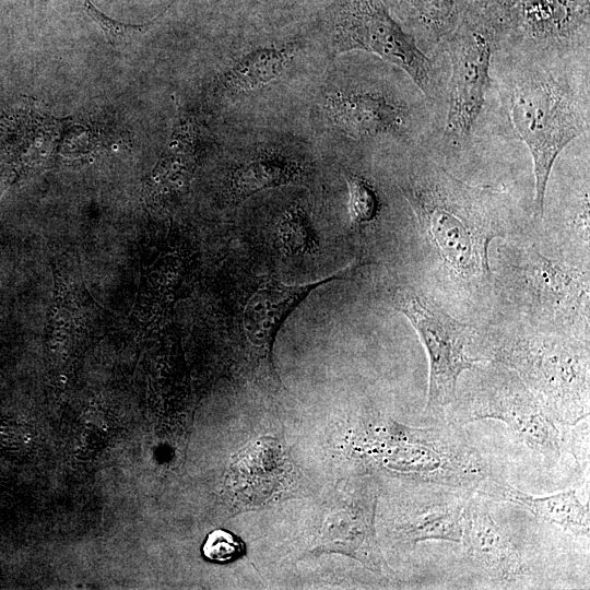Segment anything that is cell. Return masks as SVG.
Wrapping results in <instances>:
<instances>
[{
	"label": "cell",
	"instance_id": "d6986e66",
	"mask_svg": "<svg viewBox=\"0 0 590 590\" xmlns=\"http://www.w3.org/2000/svg\"><path fill=\"white\" fill-rule=\"evenodd\" d=\"M294 57L288 47H264L250 51L224 74L222 86L232 94L250 92L275 80Z\"/></svg>",
	"mask_w": 590,
	"mask_h": 590
},
{
	"label": "cell",
	"instance_id": "ffe728a7",
	"mask_svg": "<svg viewBox=\"0 0 590 590\" xmlns=\"http://www.w3.org/2000/svg\"><path fill=\"white\" fill-rule=\"evenodd\" d=\"M349 215L354 226L374 221L379 212V198L374 185L364 176L347 173Z\"/></svg>",
	"mask_w": 590,
	"mask_h": 590
},
{
	"label": "cell",
	"instance_id": "8fae6325",
	"mask_svg": "<svg viewBox=\"0 0 590 590\" xmlns=\"http://www.w3.org/2000/svg\"><path fill=\"white\" fill-rule=\"evenodd\" d=\"M331 122L354 139L391 135L409 138L420 123L414 107L403 97L367 84L331 91L323 101Z\"/></svg>",
	"mask_w": 590,
	"mask_h": 590
},
{
	"label": "cell",
	"instance_id": "e0dca14e",
	"mask_svg": "<svg viewBox=\"0 0 590 590\" xmlns=\"http://www.w3.org/2000/svg\"><path fill=\"white\" fill-rule=\"evenodd\" d=\"M304 172L300 163L282 152H259L232 170V198L244 200L260 190L296 182Z\"/></svg>",
	"mask_w": 590,
	"mask_h": 590
},
{
	"label": "cell",
	"instance_id": "44dd1931",
	"mask_svg": "<svg viewBox=\"0 0 590 590\" xmlns=\"http://www.w3.org/2000/svg\"><path fill=\"white\" fill-rule=\"evenodd\" d=\"M81 5L85 14L103 31L107 42L116 47L134 42L153 24V21L139 25L119 22L98 10L91 0H81Z\"/></svg>",
	"mask_w": 590,
	"mask_h": 590
},
{
	"label": "cell",
	"instance_id": "ba28073f",
	"mask_svg": "<svg viewBox=\"0 0 590 590\" xmlns=\"http://www.w3.org/2000/svg\"><path fill=\"white\" fill-rule=\"evenodd\" d=\"M391 305L410 320L427 353L429 379L425 411L442 415L456 402L460 375L484 361L467 354L474 329L413 288L398 290Z\"/></svg>",
	"mask_w": 590,
	"mask_h": 590
},
{
	"label": "cell",
	"instance_id": "6da1fadb",
	"mask_svg": "<svg viewBox=\"0 0 590 590\" xmlns=\"http://www.w3.org/2000/svg\"><path fill=\"white\" fill-rule=\"evenodd\" d=\"M400 188L447 272L472 291L492 286L488 247L505 232L502 189L469 185L430 164L409 174Z\"/></svg>",
	"mask_w": 590,
	"mask_h": 590
},
{
	"label": "cell",
	"instance_id": "9a60e30c",
	"mask_svg": "<svg viewBox=\"0 0 590 590\" xmlns=\"http://www.w3.org/2000/svg\"><path fill=\"white\" fill-rule=\"evenodd\" d=\"M494 496L521 506L535 517L557 524L577 535H589V504L583 505L575 489H567L547 496L523 493L507 483L494 482L491 486Z\"/></svg>",
	"mask_w": 590,
	"mask_h": 590
},
{
	"label": "cell",
	"instance_id": "2e32d148",
	"mask_svg": "<svg viewBox=\"0 0 590 590\" xmlns=\"http://www.w3.org/2000/svg\"><path fill=\"white\" fill-rule=\"evenodd\" d=\"M465 500L455 496L417 503L399 524L402 541L411 546L428 540L461 543Z\"/></svg>",
	"mask_w": 590,
	"mask_h": 590
},
{
	"label": "cell",
	"instance_id": "5bb4252c",
	"mask_svg": "<svg viewBox=\"0 0 590 590\" xmlns=\"http://www.w3.org/2000/svg\"><path fill=\"white\" fill-rule=\"evenodd\" d=\"M461 542L471 559L493 579L512 581L527 573L509 535L488 510L472 498L465 500Z\"/></svg>",
	"mask_w": 590,
	"mask_h": 590
},
{
	"label": "cell",
	"instance_id": "4fadbf2b",
	"mask_svg": "<svg viewBox=\"0 0 590 590\" xmlns=\"http://www.w3.org/2000/svg\"><path fill=\"white\" fill-rule=\"evenodd\" d=\"M357 268L353 262L322 280L300 284L267 281L246 300L241 315V329L256 354L270 358L275 334L288 314L309 292L337 279H342Z\"/></svg>",
	"mask_w": 590,
	"mask_h": 590
},
{
	"label": "cell",
	"instance_id": "30bf717a",
	"mask_svg": "<svg viewBox=\"0 0 590 590\" xmlns=\"http://www.w3.org/2000/svg\"><path fill=\"white\" fill-rule=\"evenodd\" d=\"M379 488L370 475L340 481L323 502L314 554L339 553L378 575L391 573L376 533Z\"/></svg>",
	"mask_w": 590,
	"mask_h": 590
},
{
	"label": "cell",
	"instance_id": "277c9868",
	"mask_svg": "<svg viewBox=\"0 0 590 590\" xmlns=\"http://www.w3.org/2000/svg\"><path fill=\"white\" fill-rule=\"evenodd\" d=\"M365 446L381 465L420 483L472 491L488 477L479 452L446 427L390 422L371 430Z\"/></svg>",
	"mask_w": 590,
	"mask_h": 590
},
{
	"label": "cell",
	"instance_id": "52a82bcc",
	"mask_svg": "<svg viewBox=\"0 0 590 590\" xmlns=\"http://www.w3.org/2000/svg\"><path fill=\"white\" fill-rule=\"evenodd\" d=\"M330 38L337 54L364 50L403 70L426 98L437 91L435 67L382 0H334Z\"/></svg>",
	"mask_w": 590,
	"mask_h": 590
},
{
	"label": "cell",
	"instance_id": "5b68a950",
	"mask_svg": "<svg viewBox=\"0 0 590 590\" xmlns=\"http://www.w3.org/2000/svg\"><path fill=\"white\" fill-rule=\"evenodd\" d=\"M499 275L509 297L532 320L569 326L588 320V272L546 257L534 246L499 249Z\"/></svg>",
	"mask_w": 590,
	"mask_h": 590
},
{
	"label": "cell",
	"instance_id": "7402d4cb",
	"mask_svg": "<svg viewBox=\"0 0 590 590\" xmlns=\"http://www.w3.org/2000/svg\"><path fill=\"white\" fill-rule=\"evenodd\" d=\"M245 543L236 534L217 529L209 533L203 545V556L214 563L226 564L245 554Z\"/></svg>",
	"mask_w": 590,
	"mask_h": 590
},
{
	"label": "cell",
	"instance_id": "7a4b0ae2",
	"mask_svg": "<svg viewBox=\"0 0 590 590\" xmlns=\"http://www.w3.org/2000/svg\"><path fill=\"white\" fill-rule=\"evenodd\" d=\"M509 84V116L533 162L534 211L544 215L547 181L560 152L588 127V95L541 64L524 66Z\"/></svg>",
	"mask_w": 590,
	"mask_h": 590
},
{
	"label": "cell",
	"instance_id": "7c38bea8",
	"mask_svg": "<svg viewBox=\"0 0 590 590\" xmlns=\"http://www.w3.org/2000/svg\"><path fill=\"white\" fill-rule=\"evenodd\" d=\"M589 0H517L506 13L503 31L532 47L588 45Z\"/></svg>",
	"mask_w": 590,
	"mask_h": 590
},
{
	"label": "cell",
	"instance_id": "8992f818",
	"mask_svg": "<svg viewBox=\"0 0 590 590\" xmlns=\"http://www.w3.org/2000/svg\"><path fill=\"white\" fill-rule=\"evenodd\" d=\"M502 17L474 0L446 38L450 60L445 135L455 142L470 138L489 87L491 60Z\"/></svg>",
	"mask_w": 590,
	"mask_h": 590
},
{
	"label": "cell",
	"instance_id": "603a6c76",
	"mask_svg": "<svg viewBox=\"0 0 590 590\" xmlns=\"http://www.w3.org/2000/svg\"><path fill=\"white\" fill-rule=\"evenodd\" d=\"M485 7L494 10L503 17H505L508 10L514 5L517 0H477Z\"/></svg>",
	"mask_w": 590,
	"mask_h": 590
},
{
	"label": "cell",
	"instance_id": "3957f363",
	"mask_svg": "<svg viewBox=\"0 0 590 590\" xmlns=\"http://www.w3.org/2000/svg\"><path fill=\"white\" fill-rule=\"evenodd\" d=\"M493 359L509 368L543 402L558 424L589 416L588 349L565 337L520 334L500 341Z\"/></svg>",
	"mask_w": 590,
	"mask_h": 590
},
{
	"label": "cell",
	"instance_id": "ac0fdd59",
	"mask_svg": "<svg viewBox=\"0 0 590 590\" xmlns=\"http://www.w3.org/2000/svg\"><path fill=\"white\" fill-rule=\"evenodd\" d=\"M417 38L439 44L455 31L474 0H393Z\"/></svg>",
	"mask_w": 590,
	"mask_h": 590
},
{
	"label": "cell",
	"instance_id": "9c48e42d",
	"mask_svg": "<svg viewBox=\"0 0 590 590\" xmlns=\"http://www.w3.org/2000/svg\"><path fill=\"white\" fill-rule=\"evenodd\" d=\"M492 362L495 368L457 411L455 423L462 425L486 418L502 421L517 439L546 461H557L563 445L558 423L516 373Z\"/></svg>",
	"mask_w": 590,
	"mask_h": 590
}]
</instances>
